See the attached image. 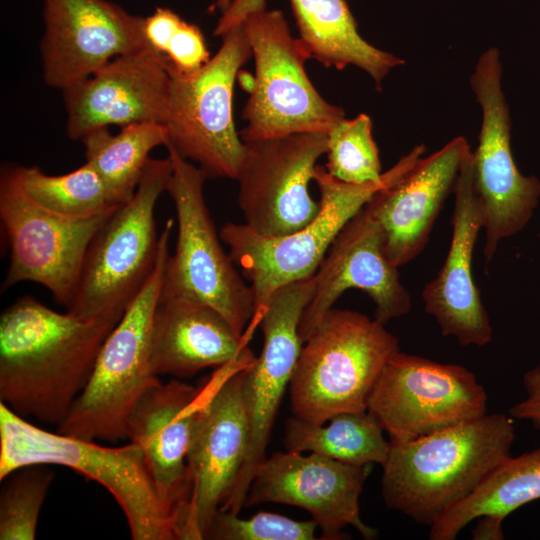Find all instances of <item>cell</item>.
<instances>
[{"label":"cell","mask_w":540,"mask_h":540,"mask_svg":"<svg viewBox=\"0 0 540 540\" xmlns=\"http://www.w3.org/2000/svg\"><path fill=\"white\" fill-rule=\"evenodd\" d=\"M488 396L466 367L398 351L384 366L367 411L391 443L408 442L487 413Z\"/></svg>","instance_id":"obj_13"},{"label":"cell","mask_w":540,"mask_h":540,"mask_svg":"<svg viewBox=\"0 0 540 540\" xmlns=\"http://www.w3.org/2000/svg\"><path fill=\"white\" fill-rule=\"evenodd\" d=\"M467 145L465 137H455L367 202L384 230L386 255L394 266L409 263L425 248L443 203L454 190Z\"/></svg>","instance_id":"obj_23"},{"label":"cell","mask_w":540,"mask_h":540,"mask_svg":"<svg viewBox=\"0 0 540 540\" xmlns=\"http://www.w3.org/2000/svg\"><path fill=\"white\" fill-rule=\"evenodd\" d=\"M115 210L81 219L55 214L27 197L2 168L0 219L10 249L2 288L35 282L66 308L74 295L88 245Z\"/></svg>","instance_id":"obj_15"},{"label":"cell","mask_w":540,"mask_h":540,"mask_svg":"<svg viewBox=\"0 0 540 540\" xmlns=\"http://www.w3.org/2000/svg\"><path fill=\"white\" fill-rule=\"evenodd\" d=\"M221 39L220 49L197 73L170 74L164 125L167 145L197 162L207 178L236 179L245 148L233 121V87L252 51L242 23L230 27Z\"/></svg>","instance_id":"obj_10"},{"label":"cell","mask_w":540,"mask_h":540,"mask_svg":"<svg viewBox=\"0 0 540 540\" xmlns=\"http://www.w3.org/2000/svg\"><path fill=\"white\" fill-rule=\"evenodd\" d=\"M243 28L255 60V77L239 133L243 142L300 132L328 134L344 110L327 102L305 71L309 59L300 40L291 35L280 10L256 8Z\"/></svg>","instance_id":"obj_9"},{"label":"cell","mask_w":540,"mask_h":540,"mask_svg":"<svg viewBox=\"0 0 540 540\" xmlns=\"http://www.w3.org/2000/svg\"><path fill=\"white\" fill-rule=\"evenodd\" d=\"M540 499V446L500 464L467 498L430 526L431 540H454L477 517L505 518Z\"/></svg>","instance_id":"obj_26"},{"label":"cell","mask_w":540,"mask_h":540,"mask_svg":"<svg viewBox=\"0 0 540 540\" xmlns=\"http://www.w3.org/2000/svg\"><path fill=\"white\" fill-rule=\"evenodd\" d=\"M474 521H476V524L471 531L473 540L504 539L502 528L503 518L492 514H484L477 517Z\"/></svg>","instance_id":"obj_35"},{"label":"cell","mask_w":540,"mask_h":540,"mask_svg":"<svg viewBox=\"0 0 540 540\" xmlns=\"http://www.w3.org/2000/svg\"><path fill=\"white\" fill-rule=\"evenodd\" d=\"M398 351L384 324L331 308L302 344L289 384L293 416L322 425L340 413L366 411L373 386Z\"/></svg>","instance_id":"obj_5"},{"label":"cell","mask_w":540,"mask_h":540,"mask_svg":"<svg viewBox=\"0 0 540 540\" xmlns=\"http://www.w3.org/2000/svg\"><path fill=\"white\" fill-rule=\"evenodd\" d=\"M33 202L68 218H89L123 205L87 162L61 175H48L37 166L3 167Z\"/></svg>","instance_id":"obj_29"},{"label":"cell","mask_w":540,"mask_h":540,"mask_svg":"<svg viewBox=\"0 0 540 540\" xmlns=\"http://www.w3.org/2000/svg\"><path fill=\"white\" fill-rule=\"evenodd\" d=\"M525 397L509 409L513 419L529 421L540 431V364L525 372L522 379Z\"/></svg>","instance_id":"obj_34"},{"label":"cell","mask_w":540,"mask_h":540,"mask_svg":"<svg viewBox=\"0 0 540 540\" xmlns=\"http://www.w3.org/2000/svg\"><path fill=\"white\" fill-rule=\"evenodd\" d=\"M326 170L347 183L362 184L382 177L372 120L367 114L340 120L328 133Z\"/></svg>","instance_id":"obj_32"},{"label":"cell","mask_w":540,"mask_h":540,"mask_svg":"<svg viewBox=\"0 0 540 540\" xmlns=\"http://www.w3.org/2000/svg\"><path fill=\"white\" fill-rule=\"evenodd\" d=\"M80 141L86 162L124 204L134 195L150 152L157 146H166L169 136L164 124L141 122L121 126L117 134L100 128Z\"/></svg>","instance_id":"obj_28"},{"label":"cell","mask_w":540,"mask_h":540,"mask_svg":"<svg viewBox=\"0 0 540 540\" xmlns=\"http://www.w3.org/2000/svg\"><path fill=\"white\" fill-rule=\"evenodd\" d=\"M226 319L199 301L159 295L154 308L150 361L153 372L174 379L221 367L251 351Z\"/></svg>","instance_id":"obj_24"},{"label":"cell","mask_w":540,"mask_h":540,"mask_svg":"<svg viewBox=\"0 0 540 540\" xmlns=\"http://www.w3.org/2000/svg\"><path fill=\"white\" fill-rule=\"evenodd\" d=\"M308 54L325 67L342 70L348 65L365 71L377 90L389 71L403 65V59L368 43L345 0H289Z\"/></svg>","instance_id":"obj_25"},{"label":"cell","mask_w":540,"mask_h":540,"mask_svg":"<svg viewBox=\"0 0 540 540\" xmlns=\"http://www.w3.org/2000/svg\"><path fill=\"white\" fill-rule=\"evenodd\" d=\"M426 151L415 146L377 181L343 182L317 165L313 180L320 190V209L305 227L284 236L259 234L249 226L225 223L219 231L229 255L249 282L254 301L253 317L245 331L251 336L270 298L281 287L315 274L332 242L346 223L380 189L406 176Z\"/></svg>","instance_id":"obj_3"},{"label":"cell","mask_w":540,"mask_h":540,"mask_svg":"<svg viewBox=\"0 0 540 540\" xmlns=\"http://www.w3.org/2000/svg\"><path fill=\"white\" fill-rule=\"evenodd\" d=\"M251 351L218 367L203 382L186 461L191 486L185 540H202L232 488L249 447L242 386Z\"/></svg>","instance_id":"obj_11"},{"label":"cell","mask_w":540,"mask_h":540,"mask_svg":"<svg viewBox=\"0 0 540 540\" xmlns=\"http://www.w3.org/2000/svg\"><path fill=\"white\" fill-rule=\"evenodd\" d=\"M143 33L148 47L164 59L171 75L195 74L211 59L199 27L168 8L158 7L144 18Z\"/></svg>","instance_id":"obj_31"},{"label":"cell","mask_w":540,"mask_h":540,"mask_svg":"<svg viewBox=\"0 0 540 540\" xmlns=\"http://www.w3.org/2000/svg\"><path fill=\"white\" fill-rule=\"evenodd\" d=\"M231 0H216V7L223 12L230 4Z\"/></svg>","instance_id":"obj_36"},{"label":"cell","mask_w":540,"mask_h":540,"mask_svg":"<svg viewBox=\"0 0 540 540\" xmlns=\"http://www.w3.org/2000/svg\"><path fill=\"white\" fill-rule=\"evenodd\" d=\"M171 75L150 47L120 55L64 90L66 132L81 140L111 125L165 124Z\"/></svg>","instance_id":"obj_20"},{"label":"cell","mask_w":540,"mask_h":540,"mask_svg":"<svg viewBox=\"0 0 540 540\" xmlns=\"http://www.w3.org/2000/svg\"><path fill=\"white\" fill-rule=\"evenodd\" d=\"M538 236H539V238H540V232H539Z\"/></svg>","instance_id":"obj_37"},{"label":"cell","mask_w":540,"mask_h":540,"mask_svg":"<svg viewBox=\"0 0 540 540\" xmlns=\"http://www.w3.org/2000/svg\"><path fill=\"white\" fill-rule=\"evenodd\" d=\"M327 146L328 134L321 132L245 141L235 179L245 224L266 236L288 235L309 224L320 209L309 184Z\"/></svg>","instance_id":"obj_16"},{"label":"cell","mask_w":540,"mask_h":540,"mask_svg":"<svg viewBox=\"0 0 540 540\" xmlns=\"http://www.w3.org/2000/svg\"><path fill=\"white\" fill-rule=\"evenodd\" d=\"M173 220L160 233L154 271L103 342L90 379L57 432L84 440L127 439L129 415L161 381L150 361L151 323L169 256Z\"/></svg>","instance_id":"obj_6"},{"label":"cell","mask_w":540,"mask_h":540,"mask_svg":"<svg viewBox=\"0 0 540 540\" xmlns=\"http://www.w3.org/2000/svg\"><path fill=\"white\" fill-rule=\"evenodd\" d=\"M32 464L61 465L107 489L134 540H181L177 518L162 499L143 450L130 442L107 447L44 430L0 402V480Z\"/></svg>","instance_id":"obj_4"},{"label":"cell","mask_w":540,"mask_h":540,"mask_svg":"<svg viewBox=\"0 0 540 540\" xmlns=\"http://www.w3.org/2000/svg\"><path fill=\"white\" fill-rule=\"evenodd\" d=\"M171 171L169 157L149 158L132 198L90 241L66 312L88 320L121 319L155 269L160 249L155 209Z\"/></svg>","instance_id":"obj_7"},{"label":"cell","mask_w":540,"mask_h":540,"mask_svg":"<svg viewBox=\"0 0 540 540\" xmlns=\"http://www.w3.org/2000/svg\"><path fill=\"white\" fill-rule=\"evenodd\" d=\"M384 230L367 203L346 223L314 274V290L299 324L304 342L347 289L365 292L382 324L411 310L398 267L386 255Z\"/></svg>","instance_id":"obj_18"},{"label":"cell","mask_w":540,"mask_h":540,"mask_svg":"<svg viewBox=\"0 0 540 540\" xmlns=\"http://www.w3.org/2000/svg\"><path fill=\"white\" fill-rule=\"evenodd\" d=\"M166 147L172 165L166 192L174 203L178 231L175 252L166 260L160 295L181 296L212 307L243 337L254 313L253 295L220 243L203 193L207 177L172 146Z\"/></svg>","instance_id":"obj_8"},{"label":"cell","mask_w":540,"mask_h":540,"mask_svg":"<svg viewBox=\"0 0 540 540\" xmlns=\"http://www.w3.org/2000/svg\"><path fill=\"white\" fill-rule=\"evenodd\" d=\"M514 419L492 413L404 443L382 465L387 507L431 526L511 456Z\"/></svg>","instance_id":"obj_2"},{"label":"cell","mask_w":540,"mask_h":540,"mask_svg":"<svg viewBox=\"0 0 540 540\" xmlns=\"http://www.w3.org/2000/svg\"><path fill=\"white\" fill-rule=\"evenodd\" d=\"M454 191L449 250L440 271L422 291L424 309L435 319L442 336L454 337L462 346L483 347L492 341L493 329L472 274L473 251L483 230V211L474 188L469 144Z\"/></svg>","instance_id":"obj_21"},{"label":"cell","mask_w":540,"mask_h":540,"mask_svg":"<svg viewBox=\"0 0 540 540\" xmlns=\"http://www.w3.org/2000/svg\"><path fill=\"white\" fill-rule=\"evenodd\" d=\"M118 321L59 313L30 295L0 316V402L20 417L65 419Z\"/></svg>","instance_id":"obj_1"},{"label":"cell","mask_w":540,"mask_h":540,"mask_svg":"<svg viewBox=\"0 0 540 540\" xmlns=\"http://www.w3.org/2000/svg\"><path fill=\"white\" fill-rule=\"evenodd\" d=\"M316 522L298 521L272 512L260 511L251 518L218 511L205 535L213 540H314Z\"/></svg>","instance_id":"obj_33"},{"label":"cell","mask_w":540,"mask_h":540,"mask_svg":"<svg viewBox=\"0 0 540 540\" xmlns=\"http://www.w3.org/2000/svg\"><path fill=\"white\" fill-rule=\"evenodd\" d=\"M53 479L48 464H32L13 470L1 480V540L36 538L40 511Z\"/></svg>","instance_id":"obj_30"},{"label":"cell","mask_w":540,"mask_h":540,"mask_svg":"<svg viewBox=\"0 0 540 540\" xmlns=\"http://www.w3.org/2000/svg\"><path fill=\"white\" fill-rule=\"evenodd\" d=\"M314 275L281 287L270 298L259 320L261 353L244 369L243 400L249 422V447L241 470L220 505L238 514L266 447L284 392L300 354L299 324L314 290Z\"/></svg>","instance_id":"obj_14"},{"label":"cell","mask_w":540,"mask_h":540,"mask_svg":"<svg viewBox=\"0 0 540 540\" xmlns=\"http://www.w3.org/2000/svg\"><path fill=\"white\" fill-rule=\"evenodd\" d=\"M203 393L179 379L147 390L132 409L127 439L141 447L158 491L174 513L184 540L191 486L187 451Z\"/></svg>","instance_id":"obj_22"},{"label":"cell","mask_w":540,"mask_h":540,"mask_svg":"<svg viewBox=\"0 0 540 540\" xmlns=\"http://www.w3.org/2000/svg\"><path fill=\"white\" fill-rule=\"evenodd\" d=\"M383 432L379 421L367 410L340 413L322 425L292 416L285 425L284 442L290 451L316 453L357 466H382L390 450V441L385 440Z\"/></svg>","instance_id":"obj_27"},{"label":"cell","mask_w":540,"mask_h":540,"mask_svg":"<svg viewBox=\"0 0 540 540\" xmlns=\"http://www.w3.org/2000/svg\"><path fill=\"white\" fill-rule=\"evenodd\" d=\"M502 66L496 47L479 57L470 85L482 109L478 145L472 151L473 182L483 211V254L491 261L501 240L522 231L540 199V181L523 175L511 150L509 107L501 88Z\"/></svg>","instance_id":"obj_12"},{"label":"cell","mask_w":540,"mask_h":540,"mask_svg":"<svg viewBox=\"0 0 540 540\" xmlns=\"http://www.w3.org/2000/svg\"><path fill=\"white\" fill-rule=\"evenodd\" d=\"M372 465L343 463L316 453L275 452L258 466L244 506L277 503L306 510L321 539L340 540L354 527L366 540L378 531L363 522L359 500Z\"/></svg>","instance_id":"obj_17"},{"label":"cell","mask_w":540,"mask_h":540,"mask_svg":"<svg viewBox=\"0 0 540 540\" xmlns=\"http://www.w3.org/2000/svg\"><path fill=\"white\" fill-rule=\"evenodd\" d=\"M43 78L62 91L113 58L147 47L144 18L107 0H44Z\"/></svg>","instance_id":"obj_19"}]
</instances>
